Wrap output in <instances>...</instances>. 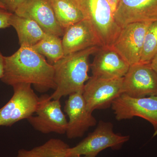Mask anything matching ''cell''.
<instances>
[{"label": "cell", "instance_id": "obj_16", "mask_svg": "<svg viewBox=\"0 0 157 157\" xmlns=\"http://www.w3.org/2000/svg\"><path fill=\"white\" fill-rule=\"evenodd\" d=\"M9 24L17 32L20 46L32 47L41 41L47 34L35 21L21 17L14 13L11 14Z\"/></svg>", "mask_w": 157, "mask_h": 157}, {"label": "cell", "instance_id": "obj_3", "mask_svg": "<svg viewBox=\"0 0 157 157\" xmlns=\"http://www.w3.org/2000/svg\"><path fill=\"white\" fill-rule=\"evenodd\" d=\"M84 16L90 22L104 47H111L121 28L116 22L106 0H73Z\"/></svg>", "mask_w": 157, "mask_h": 157}, {"label": "cell", "instance_id": "obj_12", "mask_svg": "<svg viewBox=\"0 0 157 157\" xmlns=\"http://www.w3.org/2000/svg\"><path fill=\"white\" fill-rule=\"evenodd\" d=\"M35 21L46 33L63 37L65 30L57 21L49 0H25L14 12Z\"/></svg>", "mask_w": 157, "mask_h": 157}, {"label": "cell", "instance_id": "obj_11", "mask_svg": "<svg viewBox=\"0 0 157 157\" xmlns=\"http://www.w3.org/2000/svg\"><path fill=\"white\" fill-rule=\"evenodd\" d=\"M64 109L69 118L66 134L69 139L82 137L90 128L97 124V120L88 108L82 93L69 96Z\"/></svg>", "mask_w": 157, "mask_h": 157}, {"label": "cell", "instance_id": "obj_18", "mask_svg": "<svg viewBox=\"0 0 157 157\" xmlns=\"http://www.w3.org/2000/svg\"><path fill=\"white\" fill-rule=\"evenodd\" d=\"M69 147L63 140L51 138L31 149L19 150L17 157H66V151Z\"/></svg>", "mask_w": 157, "mask_h": 157}, {"label": "cell", "instance_id": "obj_6", "mask_svg": "<svg viewBox=\"0 0 157 157\" xmlns=\"http://www.w3.org/2000/svg\"><path fill=\"white\" fill-rule=\"evenodd\" d=\"M111 108L117 121L142 118L151 124L157 135V95L133 98L122 94L113 102Z\"/></svg>", "mask_w": 157, "mask_h": 157}, {"label": "cell", "instance_id": "obj_19", "mask_svg": "<svg viewBox=\"0 0 157 157\" xmlns=\"http://www.w3.org/2000/svg\"><path fill=\"white\" fill-rule=\"evenodd\" d=\"M32 47L47 58L48 63L52 65L65 56L62 39L55 35L46 34L43 39Z\"/></svg>", "mask_w": 157, "mask_h": 157}, {"label": "cell", "instance_id": "obj_8", "mask_svg": "<svg viewBox=\"0 0 157 157\" xmlns=\"http://www.w3.org/2000/svg\"><path fill=\"white\" fill-rule=\"evenodd\" d=\"M123 77L104 78L90 76L82 92L88 109L93 112L111 107L114 100L123 94Z\"/></svg>", "mask_w": 157, "mask_h": 157}, {"label": "cell", "instance_id": "obj_26", "mask_svg": "<svg viewBox=\"0 0 157 157\" xmlns=\"http://www.w3.org/2000/svg\"><path fill=\"white\" fill-rule=\"evenodd\" d=\"M0 8H2V9H6V7H5V6H4V5H3L2 3V2H1V1H0Z\"/></svg>", "mask_w": 157, "mask_h": 157}, {"label": "cell", "instance_id": "obj_4", "mask_svg": "<svg viewBox=\"0 0 157 157\" xmlns=\"http://www.w3.org/2000/svg\"><path fill=\"white\" fill-rule=\"evenodd\" d=\"M113 128L111 122L100 121L94 132L76 146L67 149L66 157L77 155L96 157L99 153L107 148L119 149L128 141L130 137L116 134Z\"/></svg>", "mask_w": 157, "mask_h": 157}, {"label": "cell", "instance_id": "obj_7", "mask_svg": "<svg viewBox=\"0 0 157 157\" xmlns=\"http://www.w3.org/2000/svg\"><path fill=\"white\" fill-rule=\"evenodd\" d=\"M36 115L28 119L35 130L43 134H66L68 121L61 108L60 100L51 99L45 94L39 98Z\"/></svg>", "mask_w": 157, "mask_h": 157}, {"label": "cell", "instance_id": "obj_24", "mask_svg": "<svg viewBox=\"0 0 157 157\" xmlns=\"http://www.w3.org/2000/svg\"><path fill=\"white\" fill-rule=\"evenodd\" d=\"M4 56L0 52V79L2 78L4 73Z\"/></svg>", "mask_w": 157, "mask_h": 157}, {"label": "cell", "instance_id": "obj_27", "mask_svg": "<svg viewBox=\"0 0 157 157\" xmlns=\"http://www.w3.org/2000/svg\"><path fill=\"white\" fill-rule=\"evenodd\" d=\"M70 157H88L84 155H77V156H72Z\"/></svg>", "mask_w": 157, "mask_h": 157}, {"label": "cell", "instance_id": "obj_17", "mask_svg": "<svg viewBox=\"0 0 157 157\" xmlns=\"http://www.w3.org/2000/svg\"><path fill=\"white\" fill-rule=\"evenodd\" d=\"M57 21L65 30L84 19V17L73 0H49Z\"/></svg>", "mask_w": 157, "mask_h": 157}, {"label": "cell", "instance_id": "obj_22", "mask_svg": "<svg viewBox=\"0 0 157 157\" xmlns=\"http://www.w3.org/2000/svg\"><path fill=\"white\" fill-rule=\"evenodd\" d=\"M12 13L0 8V29L10 26L9 19Z\"/></svg>", "mask_w": 157, "mask_h": 157}, {"label": "cell", "instance_id": "obj_1", "mask_svg": "<svg viewBox=\"0 0 157 157\" xmlns=\"http://www.w3.org/2000/svg\"><path fill=\"white\" fill-rule=\"evenodd\" d=\"M54 76L53 65L30 46H20L12 55L4 57V73L1 80L8 85L29 83L39 92L44 93L55 90Z\"/></svg>", "mask_w": 157, "mask_h": 157}, {"label": "cell", "instance_id": "obj_21", "mask_svg": "<svg viewBox=\"0 0 157 157\" xmlns=\"http://www.w3.org/2000/svg\"><path fill=\"white\" fill-rule=\"evenodd\" d=\"M25 0H0L7 11L14 13L17 8L22 4Z\"/></svg>", "mask_w": 157, "mask_h": 157}, {"label": "cell", "instance_id": "obj_14", "mask_svg": "<svg viewBox=\"0 0 157 157\" xmlns=\"http://www.w3.org/2000/svg\"><path fill=\"white\" fill-rule=\"evenodd\" d=\"M90 65L92 76L98 78H123L130 65L111 47H100Z\"/></svg>", "mask_w": 157, "mask_h": 157}, {"label": "cell", "instance_id": "obj_25", "mask_svg": "<svg viewBox=\"0 0 157 157\" xmlns=\"http://www.w3.org/2000/svg\"><path fill=\"white\" fill-rule=\"evenodd\" d=\"M149 65L151 67L157 74V54L151 60Z\"/></svg>", "mask_w": 157, "mask_h": 157}, {"label": "cell", "instance_id": "obj_10", "mask_svg": "<svg viewBox=\"0 0 157 157\" xmlns=\"http://www.w3.org/2000/svg\"><path fill=\"white\" fill-rule=\"evenodd\" d=\"M123 94L133 98L157 95V74L149 64L130 66L123 80Z\"/></svg>", "mask_w": 157, "mask_h": 157}, {"label": "cell", "instance_id": "obj_2", "mask_svg": "<svg viewBox=\"0 0 157 157\" xmlns=\"http://www.w3.org/2000/svg\"><path fill=\"white\" fill-rule=\"evenodd\" d=\"M100 47L94 46L67 55L53 65L56 87L50 95L51 99L60 100L62 97L83 92L85 85L90 78V57Z\"/></svg>", "mask_w": 157, "mask_h": 157}, {"label": "cell", "instance_id": "obj_13", "mask_svg": "<svg viewBox=\"0 0 157 157\" xmlns=\"http://www.w3.org/2000/svg\"><path fill=\"white\" fill-rule=\"evenodd\" d=\"M121 28L130 24L157 21V0H120L113 14Z\"/></svg>", "mask_w": 157, "mask_h": 157}, {"label": "cell", "instance_id": "obj_5", "mask_svg": "<svg viewBox=\"0 0 157 157\" xmlns=\"http://www.w3.org/2000/svg\"><path fill=\"white\" fill-rule=\"evenodd\" d=\"M13 96L0 109V127L11 126L36 113L39 98L29 83H19L12 86Z\"/></svg>", "mask_w": 157, "mask_h": 157}, {"label": "cell", "instance_id": "obj_23", "mask_svg": "<svg viewBox=\"0 0 157 157\" xmlns=\"http://www.w3.org/2000/svg\"><path fill=\"white\" fill-rule=\"evenodd\" d=\"M106 1L110 6L113 14L117 9L120 0H106Z\"/></svg>", "mask_w": 157, "mask_h": 157}, {"label": "cell", "instance_id": "obj_9", "mask_svg": "<svg viewBox=\"0 0 157 157\" xmlns=\"http://www.w3.org/2000/svg\"><path fill=\"white\" fill-rule=\"evenodd\" d=\"M151 23H134L126 25L111 46L130 66L140 63L144 37Z\"/></svg>", "mask_w": 157, "mask_h": 157}, {"label": "cell", "instance_id": "obj_15", "mask_svg": "<svg viewBox=\"0 0 157 157\" xmlns=\"http://www.w3.org/2000/svg\"><path fill=\"white\" fill-rule=\"evenodd\" d=\"M62 41L65 56L94 46H103L93 25L86 19L66 29Z\"/></svg>", "mask_w": 157, "mask_h": 157}, {"label": "cell", "instance_id": "obj_20", "mask_svg": "<svg viewBox=\"0 0 157 157\" xmlns=\"http://www.w3.org/2000/svg\"><path fill=\"white\" fill-rule=\"evenodd\" d=\"M157 54V21L152 22L144 37L140 63L149 64Z\"/></svg>", "mask_w": 157, "mask_h": 157}]
</instances>
